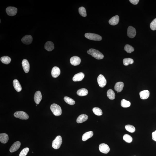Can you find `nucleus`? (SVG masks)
Instances as JSON below:
<instances>
[{
	"label": "nucleus",
	"mask_w": 156,
	"mask_h": 156,
	"mask_svg": "<svg viewBox=\"0 0 156 156\" xmlns=\"http://www.w3.org/2000/svg\"><path fill=\"white\" fill-rule=\"evenodd\" d=\"M87 53L91 55L97 60H101L104 58V56L102 53L95 49L91 48L87 51Z\"/></svg>",
	"instance_id": "f257e3e1"
},
{
	"label": "nucleus",
	"mask_w": 156,
	"mask_h": 156,
	"mask_svg": "<svg viewBox=\"0 0 156 156\" xmlns=\"http://www.w3.org/2000/svg\"><path fill=\"white\" fill-rule=\"evenodd\" d=\"M50 109L54 115L56 116H60L62 114V111L60 106L55 104H53L51 106Z\"/></svg>",
	"instance_id": "f03ea898"
},
{
	"label": "nucleus",
	"mask_w": 156,
	"mask_h": 156,
	"mask_svg": "<svg viewBox=\"0 0 156 156\" xmlns=\"http://www.w3.org/2000/svg\"><path fill=\"white\" fill-rule=\"evenodd\" d=\"M62 143V140L61 136H57L52 142V146L53 148L56 149H59L61 146Z\"/></svg>",
	"instance_id": "7ed1b4c3"
},
{
	"label": "nucleus",
	"mask_w": 156,
	"mask_h": 156,
	"mask_svg": "<svg viewBox=\"0 0 156 156\" xmlns=\"http://www.w3.org/2000/svg\"><path fill=\"white\" fill-rule=\"evenodd\" d=\"M85 36L87 38L90 40L100 41L102 40V38L101 36L98 34L90 33H86Z\"/></svg>",
	"instance_id": "20e7f679"
},
{
	"label": "nucleus",
	"mask_w": 156,
	"mask_h": 156,
	"mask_svg": "<svg viewBox=\"0 0 156 156\" xmlns=\"http://www.w3.org/2000/svg\"><path fill=\"white\" fill-rule=\"evenodd\" d=\"M15 117L21 119L27 120L29 118V116L27 113L22 111L16 112L14 114Z\"/></svg>",
	"instance_id": "39448f33"
},
{
	"label": "nucleus",
	"mask_w": 156,
	"mask_h": 156,
	"mask_svg": "<svg viewBox=\"0 0 156 156\" xmlns=\"http://www.w3.org/2000/svg\"><path fill=\"white\" fill-rule=\"evenodd\" d=\"M97 82L100 87L103 88L107 84V81L105 77L102 75H100L97 78Z\"/></svg>",
	"instance_id": "423d86ee"
},
{
	"label": "nucleus",
	"mask_w": 156,
	"mask_h": 156,
	"mask_svg": "<svg viewBox=\"0 0 156 156\" xmlns=\"http://www.w3.org/2000/svg\"><path fill=\"white\" fill-rule=\"evenodd\" d=\"M6 11L9 16H13L16 15L17 12V9L16 7H9L7 8Z\"/></svg>",
	"instance_id": "0eeeda50"
},
{
	"label": "nucleus",
	"mask_w": 156,
	"mask_h": 156,
	"mask_svg": "<svg viewBox=\"0 0 156 156\" xmlns=\"http://www.w3.org/2000/svg\"><path fill=\"white\" fill-rule=\"evenodd\" d=\"M99 149L100 152L105 154L108 153L110 151L108 145L105 143L100 144L99 146Z\"/></svg>",
	"instance_id": "6e6552de"
},
{
	"label": "nucleus",
	"mask_w": 156,
	"mask_h": 156,
	"mask_svg": "<svg viewBox=\"0 0 156 156\" xmlns=\"http://www.w3.org/2000/svg\"><path fill=\"white\" fill-rule=\"evenodd\" d=\"M136 34V31L135 28L131 26L128 27L127 31V34L129 37L133 38L135 37Z\"/></svg>",
	"instance_id": "1a4fd4ad"
},
{
	"label": "nucleus",
	"mask_w": 156,
	"mask_h": 156,
	"mask_svg": "<svg viewBox=\"0 0 156 156\" xmlns=\"http://www.w3.org/2000/svg\"><path fill=\"white\" fill-rule=\"evenodd\" d=\"M70 62L71 64L74 66H77L81 63V59L79 57L75 56L71 57Z\"/></svg>",
	"instance_id": "9d476101"
},
{
	"label": "nucleus",
	"mask_w": 156,
	"mask_h": 156,
	"mask_svg": "<svg viewBox=\"0 0 156 156\" xmlns=\"http://www.w3.org/2000/svg\"><path fill=\"white\" fill-rule=\"evenodd\" d=\"M32 41V37L31 36L29 35L25 36L22 39V43L26 45H29L31 44Z\"/></svg>",
	"instance_id": "9b49d317"
},
{
	"label": "nucleus",
	"mask_w": 156,
	"mask_h": 156,
	"mask_svg": "<svg viewBox=\"0 0 156 156\" xmlns=\"http://www.w3.org/2000/svg\"><path fill=\"white\" fill-rule=\"evenodd\" d=\"M22 65L24 70L26 73H28L30 70L29 63L26 59H24L22 62Z\"/></svg>",
	"instance_id": "f8f14e48"
},
{
	"label": "nucleus",
	"mask_w": 156,
	"mask_h": 156,
	"mask_svg": "<svg viewBox=\"0 0 156 156\" xmlns=\"http://www.w3.org/2000/svg\"><path fill=\"white\" fill-rule=\"evenodd\" d=\"M84 74L82 72H80L75 74L73 78V80L75 82L82 81L84 77Z\"/></svg>",
	"instance_id": "ddd939ff"
},
{
	"label": "nucleus",
	"mask_w": 156,
	"mask_h": 156,
	"mask_svg": "<svg viewBox=\"0 0 156 156\" xmlns=\"http://www.w3.org/2000/svg\"><path fill=\"white\" fill-rule=\"evenodd\" d=\"M21 145V143L19 141H16L14 143L10 149V152L12 153L17 151L19 149Z\"/></svg>",
	"instance_id": "4468645a"
},
{
	"label": "nucleus",
	"mask_w": 156,
	"mask_h": 156,
	"mask_svg": "<svg viewBox=\"0 0 156 156\" xmlns=\"http://www.w3.org/2000/svg\"><path fill=\"white\" fill-rule=\"evenodd\" d=\"M60 71L59 68L57 66L53 68L51 71V75L54 78H57L60 74Z\"/></svg>",
	"instance_id": "2eb2a0df"
},
{
	"label": "nucleus",
	"mask_w": 156,
	"mask_h": 156,
	"mask_svg": "<svg viewBox=\"0 0 156 156\" xmlns=\"http://www.w3.org/2000/svg\"><path fill=\"white\" fill-rule=\"evenodd\" d=\"M124 87V84L123 82H118L116 83L114 87L115 90L119 93L122 91Z\"/></svg>",
	"instance_id": "dca6fc26"
},
{
	"label": "nucleus",
	"mask_w": 156,
	"mask_h": 156,
	"mask_svg": "<svg viewBox=\"0 0 156 156\" xmlns=\"http://www.w3.org/2000/svg\"><path fill=\"white\" fill-rule=\"evenodd\" d=\"M42 95L40 91H37L36 92L34 96L35 102L37 104H38L42 99Z\"/></svg>",
	"instance_id": "f3484780"
},
{
	"label": "nucleus",
	"mask_w": 156,
	"mask_h": 156,
	"mask_svg": "<svg viewBox=\"0 0 156 156\" xmlns=\"http://www.w3.org/2000/svg\"><path fill=\"white\" fill-rule=\"evenodd\" d=\"M119 16L118 15H116L110 19L109 20V22L110 25H117L119 23Z\"/></svg>",
	"instance_id": "a211bd4d"
},
{
	"label": "nucleus",
	"mask_w": 156,
	"mask_h": 156,
	"mask_svg": "<svg viewBox=\"0 0 156 156\" xmlns=\"http://www.w3.org/2000/svg\"><path fill=\"white\" fill-rule=\"evenodd\" d=\"M13 84L14 87L16 91L19 92L22 90V87L19 82L17 80H14L13 82Z\"/></svg>",
	"instance_id": "6ab92c4d"
},
{
	"label": "nucleus",
	"mask_w": 156,
	"mask_h": 156,
	"mask_svg": "<svg viewBox=\"0 0 156 156\" xmlns=\"http://www.w3.org/2000/svg\"><path fill=\"white\" fill-rule=\"evenodd\" d=\"M88 116L85 114H82L78 116L77 119V122L78 123H82L87 121L88 119Z\"/></svg>",
	"instance_id": "aec40b11"
},
{
	"label": "nucleus",
	"mask_w": 156,
	"mask_h": 156,
	"mask_svg": "<svg viewBox=\"0 0 156 156\" xmlns=\"http://www.w3.org/2000/svg\"><path fill=\"white\" fill-rule=\"evenodd\" d=\"M150 95L149 91L145 90L140 92L139 93L140 98L142 99H145L149 97Z\"/></svg>",
	"instance_id": "412c9836"
},
{
	"label": "nucleus",
	"mask_w": 156,
	"mask_h": 156,
	"mask_svg": "<svg viewBox=\"0 0 156 156\" xmlns=\"http://www.w3.org/2000/svg\"><path fill=\"white\" fill-rule=\"evenodd\" d=\"M9 140L8 136L6 134L2 133L0 134V141L4 144L7 143Z\"/></svg>",
	"instance_id": "4be33fe9"
},
{
	"label": "nucleus",
	"mask_w": 156,
	"mask_h": 156,
	"mask_svg": "<svg viewBox=\"0 0 156 156\" xmlns=\"http://www.w3.org/2000/svg\"><path fill=\"white\" fill-rule=\"evenodd\" d=\"M45 48L47 51H52L54 49V44L51 41L47 42L45 45Z\"/></svg>",
	"instance_id": "5701e85b"
},
{
	"label": "nucleus",
	"mask_w": 156,
	"mask_h": 156,
	"mask_svg": "<svg viewBox=\"0 0 156 156\" xmlns=\"http://www.w3.org/2000/svg\"><path fill=\"white\" fill-rule=\"evenodd\" d=\"M93 133L92 131H90L85 133L82 136V140L84 141H85L88 139L93 137Z\"/></svg>",
	"instance_id": "b1692460"
},
{
	"label": "nucleus",
	"mask_w": 156,
	"mask_h": 156,
	"mask_svg": "<svg viewBox=\"0 0 156 156\" xmlns=\"http://www.w3.org/2000/svg\"><path fill=\"white\" fill-rule=\"evenodd\" d=\"M77 94L79 96H86L88 94V91L85 88H82L79 89L77 92Z\"/></svg>",
	"instance_id": "393cba45"
},
{
	"label": "nucleus",
	"mask_w": 156,
	"mask_h": 156,
	"mask_svg": "<svg viewBox=\"0 0 156 156\" xmlns=\"http://www.w3.org/2000/svg\"><path fill=\"white\" fill-rule=\"evenodd\" d=\"M107 96L110 100H113L115 99V95L113 90L111 89H109L107 92Z\"/></svg>",
	"instance_id": "a878e982"
},
{
	"label": "nucleus",
	"mask_w": 156,
	"mask_h": 156,
	"mask_svg": "<svg viewBox=\"0 0 156 156\" xmlns=\"http://www.w3.org/2000/svg\"><path fill=\"white\" fill-rule=\"evenodd\" d=\"M1 61L5 64H8L11 61V59L8 56H4L1 57L0 59Z\"/></svg>",
	"instance_id": "bb28decb"
},
{
	"label": "nucleus",
	"mask_w": 156,
	"mask_h": 156,
	"mask_svg": "<svg viewBox=\"0 0 156 156\" xmlns=\"http://www.w3.org/2000/svg\"><path fill=\"white\" fill-rule=\"evenodd\" d=\"M65 101L68 104L70 105H74L75 103V101L74 100L70 98L67 96H65L64 98Z\"/></svg>",
	"instance_id": "cd10ccee"
},
{
	"label": "nucleus",
	"mask_w": 156,
	"mask_h": 156,
	"mask_svg": "<svg viewBox=\"0 0 156 156\" xmlns=\"http://www.w3.org/2000/svg\"><path fill=\"white\" fill-rule=\"evenodd\" d=\"M131 105V103L130 101H127L125 99H122L121 101V106L124 108L129 107Z\"/></svg>",
	"instance_id": "c85d7f7f"
},
{
	"label": "nucleus",
	"mask_w": 156,
	"mask_h": 156,
	"mask_svg": "<svg viewBox=\"0 0 156 156\" xmlns=\"http://www.w3.org/2000/svg\"><path fill=\"white\" fill-rule=\"evenodd\" d=\"M93 111L95 114L98 116H100L102 115V111L101 109L95 107L93 109Z\"/></svg>",
	"instance_id": "c756f323"
},
{
	"label": "nucleus",
	"mask_w": 156,
	"mask_h": 156,
	"mask_svg": "<svg viewBox=\"0 0 156 156\" xmlns=\"http://www.w3.org/2000/svg\"><path fill=\"white\" fill-rule=\"evenodd\" d=\"M79 14L83 17H85L87 16V12L85 8L82 7L79 8Z\"/></svg>",
	"instance_id": "7c9ffc66"
},
{
	"label": "nucleus",
	"mask_w": 156,
	"mask_h": 156,
	"mask_svg": "<svg viewBox=\"0 0 156 156\" xmlns=\"http://www.w3.org/2000/svg\"><path fill=\"white\" fill-rule=\"evenodd\" d=\"M124 50L129 53H131L134 50V48L132 46L128 44L125 45Z\"/></svg>",
	"instance_id": "2f4dec72"
},
{
	"label": "nucleus",
	"mask_w": 156,
	"mask_h": 156,
	"mask_svg": "<svg viewBox=\"0 0 156 156\" xmlns=\"http://www.w3.org/2000/svg\"><path fill=\"white\" fill-rule=\"evenodd\" d=\"M125 128L127 131L130 133H133L135 131V128L132 125H128L125 126Z\"/></svg>",
	"instance_id": "473e14b6"
},
{
	"label": "nucleus",
	"mask_w": 156,
	"mask_h": 156,
	"mask_svg": "<svg viewBox=\"0 0 156 156\" xmlns=\"http://www.w3.org/2000/svg\"><path fill=\"white\" fill-rule=\"evenodd\" d=\"M134 60L131 58L124 59L123 60V64L125 66H127L129 64H131L134 63Z\"/></svg>",
	"instance_id": "72a5a7b5"
},
{
	"label": "nucleus",
	"mask_w": 156,
	"mask_h": 156,
	"mask_svg": "<svg viewBox=\"0 0 156 156\" xmlns=\"http://www.w3.org/2000/svg\"><path fill=\"white\" fill-rule=\"evenodd\" d=\"M123 138L124 140L127 143H131L132 141V137L128 134H125L123 136Z\"/></svg>",
	"instance_id": "f704fd0d"
},
{
	"label": "nucleus",
	"mask_w": 156,
	"mask_h": 156,
	"mask_svg": "<svg viewBox=\"0 0 156 156\" xmlns=\"http://www.w3.org/2000/svg\"><path fill=\"white\" fill-rule=\"evenodd\" d=\"M29 148H26L21 151L19 154V156H26L29 151Z\"/></svg>",
	"instance_id": "c9c22d12"
},
{
	"label": "nucleus",
	"mask_w": 156,
	"mask_h": 156,
	"mask_svg": "<svg viewBox=\"0 0 156 156\" xmlns=\"http://www.w3.org/2000/svg\"><path fill=\"white\" fill-rule=\"evenodd\" d=\"M150 27L153 31L156 30V18L151 22L150 25Z\"/></svg>",
	"instance_id": "e433bc0d"
},
{
	"label": "nucleus",
	"mask_w": 156,
	"mask_h": 156,
	"mask_svg": "<svg viewBox=\"0 0 156 156\" xmlns=\"http://www.w3.org/2000/svg\"><path fill=\"white\" fill-rule=\"evenodd\" d=\"M129 1L131 3L134 5H136L139 3V0H130Z\"/></svg>",
	"instance_id": "4c0bfd02"
},
{
	"label": "nucleus",
	"mask_w": 156,
	"mask_h": 156,
	"mask_svg": "<svg viewBox=\"0 0 156 156\" xmlns=\"http://www.w3.org/2000/svg\"><path fill=\"white\" fill-rule=\"evenodd\" d=\"M152 138L153 140L156 142V130L152 133Z\"/></svg>",
	"instance_id": "58836bf2"
},
{
	"label": "nucleus",
	"mask_w": 156,
	"mask_h": 156,
	"mask_svg": "<svg viewBox=\"0 0 156 156\" xmlns=\"http://www.w3.org/2000/svg\"></svg>",
	"instance_id": "ea45409f"
}]
</instances>
